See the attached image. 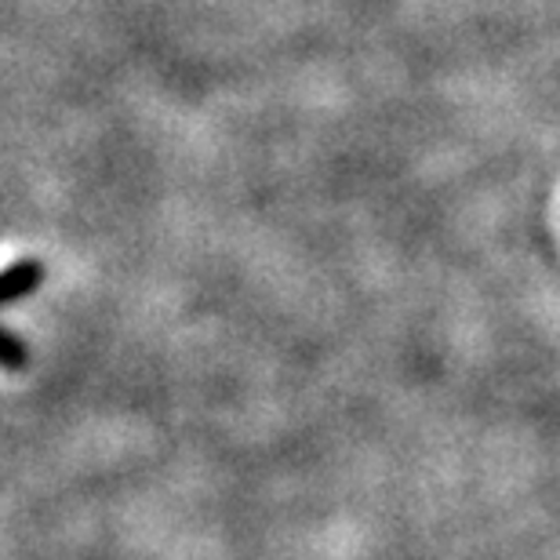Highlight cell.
<instances>
[{"mask_svg": "<svg viewBox=\"0 0 560 560\" xmlns=\"http://www.w3.org/2000/svg\"><path fill=\"white\" fill-rule=\"evenodd\" d=\"M44 284V262L40 259H19L11 262L4 277H0V299L8 302H19V299H30L33 291Z\"/></svg>", "mask_w": 560, "mask_h": 560, "instance_id": "cell-1", "label": "cell"}, {"mask_svg": "<svg viewBox=\"0 0 560 560\" xmlns=\"http://www.w3.org/2000/svg\"><path fill=\"white\" fill-rule=\"evenodd\" d=\"M30 361V350L26 342L19 339V331H4V339H0V364H4V372H22Z\"/></svg>", "mask_w": 560, "mask_h": 560, "instance_id": "cell-2", "label": "cell"}]
</instances>
